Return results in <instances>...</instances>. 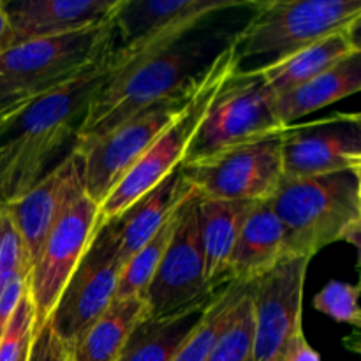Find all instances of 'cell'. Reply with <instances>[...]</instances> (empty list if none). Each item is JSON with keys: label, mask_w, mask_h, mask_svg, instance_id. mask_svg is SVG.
Returning <instances> with one entry per match:
<instances>
[{"label": "cell", "mask_w": 361, "mask_h": 361, "mask_svg": "<svg viewBox=\"0 0 361 361\" xmlns=\"http://www.w3.org/2000/svg\"><path fill=\"white\" fill-rule=\"evenodd\" d=\"M115 48L111 20L0 51V118L56 90Z\"/></svg>", "instance_id": "obj_5"}, {"label": "cell", "mask_w": 361, "mask_h": 361, "mask_svg": "<svg viewBox=\"0 0 361 361\" xmlns=\"http://www.w3.org/2000/svg\"><path fill=\"white\" fill-rule=\"evenodd\" d=\"M120 0H13L4 2L7 35L2 49L32 39L55 37L111 20Z\"/></svg>", "instance_id": "obj_17"}, {"label": "cell", "mask_w": 361, "mask_h": 361, "mask_svg": "<svg viewBox=\"0 0 361 361\" xmlns=\"http://www.w3.org/2000/svg\"><path fill=\"white\" fill-rule=\"evenodd\" d=\"M180 168L187 182L203 197L231 201L268 200L284 176L281 130L182 164Z\"/></svg>", "instance_id": "obj_10"}, {"label": "cell", "mask_w": 361, "mask_h": 361, "mask_svg": "<svg viewBox=\"0 0 361 361\" xmlns=\"http://www.w3.org/2000/svg\"><path fill=\"white\" fill-rule=\"evenodd\" d=\"M275 361H321L319 353L307 342L305 334H298Z\"/></svg>", "instance_id": "obj_33"}, {"label": "cell", "mask_w": 361, "mask_h": 361, "mask_svg": "<svg viewBox=\"0 0 361 361\" xmlns=\"http://www.w3.org/2000/svg\"><path fill=\"white\" fill-rule=\"evenodd\" d=\"M147 316L141 296L115 298L111 305L87 328L71 351L73 361H118L127 338Z\"/></svg>", "instance_id": "obj_24"}, {"label": "cell", "mask_w": 361, "mask_h": 361, "mask_svg": "<svg viewBox=\"0 0 361 361\" xmlns=\"http://www.w3.org/2000/svg\"><path fill=\"white\" fill-rule=\"evenodd\" d=\"M192 192L194 187L187 182L182 168H176L171 175L137 197L118 217H115L122 264H126L157 233L169 215Z\"/></svg>", "instance_id": "obj_19"}, {"label": "cell", "mask_w": 361, "mask_h": 361, "mask_svg": "<svg viewBox=\"0 0 361 361\" xmlns=\"http://www.w3.org/2000/svg\"><path fill=\"white\" fill-rule=\"evenodd\" d=\"M204 279V256L197 221V192L194 190L183 203L178 228L148 282L141 300L148 317L168 316L214 298Z\"/></svg>", "instance_id": "obj_11"}, {"label": "cell", "mask_w": 361, "mask_h": 361, "mask_svg": "<svg viewBox=\"0 0 361 361\" xmlns=\"http://www.w3.org/2000/svg\"><path fill=\"white\" fill-rule=\"evenodd\" d=\"M284 228V257L312 259L361 222V175L284 178L268 197Z\"/></svg>", "instance_id": "obj_4"}, {"label": "cell", "mask_w": 361, "mask_h": 361, "mask_svg": "<svg viewBox=\"0 0 361 361\" xmlns=\"http://www.w3.org/2000/svg\"><path fill=\"white\" fill-rule=\"evenodd\" d=\"M254 338V312L250 298V284L236 305L235 316L215 342L204 361H250Z\"/></svg>", "instance_id": "obj_27"}, {"label": "cell", "mask_w": 361, "mask_h": 361, "mask_svg": "<svg viewBox=\"0 0 361 361\" xmlns=\"http://www.w3.org/2000/svg\"><path fill=\"white\" fill-rule=\"evenodd\" d=\"M187 201V200H185ZM183 201V203H185ZM183 203L173 212L168 221L157 229L154 236L123 264L122 274H120L118 286H116L115 298H130V296H141L148 282L154 277L159 263L164 257L166 249L178 228L180 215H182Z\"/></svg>", "instance_id": "obj_26"}, {"label": "cell", "mask_w": 361, "mask_h": 361, "mask_svg": "<svg viewBox=\"0 0 361 361\" xmlns=\"http://www.w3.org/2000/svg\"><path fill=\"white\" fill-rule=\"evenodd\" d=\"M212 300L168 316H145L127 338L118 361H173L201 324Z\"/></svg>", "instance_id": "obj_21"}, {"label": "cell", "mask_w": 361, "mask_h": 361, "mask_svg": "<svg viewBox=\"0 0 361 361\" xmlns=\"http://www.w3.org/2000/svg\"><path fill=\"white\" fill-rule=\"evenodd\" d=\"M97 217V204L87 194H81L49 231L28 277V296L35 309V330L48 321L55 309L94 236Z\"/></svg>", "instance_id": "obj_14"}, {"label": "cell", "mask_w": 361, "mask_h": 361, "mask_svg": "<svg viewBox=\"0 0 361 361\" xmlns=\"http://www.w3.org/2000/svg\"><path fill=\"white\" fill-rule=\"evenodd\" d=\"M235 32L231 51L238 69L270 66L337 32L360 30V0H263Z\"/></svg>", "instance_id": "obj_3"}, {"label": "cell", "mask_w": 361, "mask_h": 361, "mask_svg": "<svg viewBox=\"0 0 361 361\" xmlns=\"http://www.w3.org/2000/svg\"><path fill=\"white\" fill-rule=\"evenodd\" d=\"M274 99L259 71L235 67L212 99L182 164L284 129L275 115Z\"/></svg>", "instance_id": "obj_7"}, {"label": "cell", "mask_w": 361, "mask_h": 361, "mask_svg": "<svg viewBox=\"0 0 361 361\" xmlns=\"http://www.w3.org/2000/svg\"><path fill=\"white\" fill-rule=\"evenodd\" d=\"M81 194H85L81 159L73 154L23 197L4 208L27 249L30 264L37 259L53 226Z\"/></svg>", "instance_id": "obj_15"}, {"label": "cell", "mask_w": 361, "mask_h": 361, "mask_svg": "<svg viewBox=\"0 0 361 361\" xmlns=\"http://www.w3.org/2000/svg\"><path fill=\"white\" fill-rule=\"evenodd\" d=\"M111 53L63 87L0 118V210L74 154L90 102L115 67Z\"/></svg>", "instance_id": "obj_1"}, {"label": "cell", "mask_w": 361, "mask_h": 361, "mask_svg": "<svg viewBox=\"0 0 361 361\" xmlns=\"http://www.w3.org/2000/svg\"><path fill=\"white\" fill-rule=\"evenodd\" d=\"M284 178L351 171L361 175V118L335 113L281 130Z\"/></svg>", "instance_id": "obj_12"}, {"label": "cell", "mask_w": 361, "mask_h": 361, "mask_svg": "<svg viewBox=\"0 0 361 361\" xmlns=\"http://www.w3.org/2000/svg\"><path fill=\"white\" fill-rule=\"evenodd\" d=\"M360 88L361 51L345 56L307 83L277 95L274 99L275 115L282 127H288L309 113L358 94Z\"/></svg>", "instance_id": "obj_20"}, {"label": "cell", "mask_w": 361, "mask_h": 361, "mask_svg": "<svg viewBox=\"0 0 361 361\" xmlns=\"http://www.w3.org/2000/svg\"><path fill=\"white\" fill-rule=\"evenodd\" d=\"M310 259L286 257L250 282L254 338L250 361H275L303 331V289Z\"/></svg>", "instance_id": "obj_13"}, {"label": "cell", "mask_w": 361, "mask_h": 361, "mask_svg": "<svg viewBox=\"0 0 361 361\" xmlns=\"http://www.w3.org/2000/svg\"><path fill=\"white\" fill-rule=\"evenodd\" d=\"M249 284H226L215 293L207 314L173 361H204L235 316L236 305Z\"/></svg>", "instance_id": "obj_25"}, {"label": "cell", "mask_w": 361, "mask_h": 361, "mask_svg": "<svg viewBox=\"0 0 361 361\" xmlns=\"http://www.w3.org/2000/svg\"><path fill=\"white\" fill-rule=\"evenodd\" d=\"M235 67H238V63L233 56L231 44H229V48H226L214 60V63L201 74L192 99L183 108L178 118L152 143V147L134 162L133 168L123 175L115 189L99 204L97 222L118 217L137 197L154 189L166 176L182 166L190 140L196 134L212 99Z\"/></svg>", "instance_id": "obj_6"}, {"label": "cell", "mask_w": 361, "mask_h": 361, "mask_svg": "<svg viewBox=\"0 0 361 361\" xmlns=\"http://www.w3.org/2000/svg\"><path fill=\"white\" fill-rule=\"evenodd\" d=\"M7 27H9V23H7L6 7H4V0H0V51H2L4 41H6Z\"/></svg>", "instance_id": "obj_34"}, {"label": "cell", "mask_w": 361, "mask_h": 361, "mask_svg": "<svg viewBox=\"0 0 361 361\" xmlns=\"http://www.w3.org/2000/svg\"><path fill=\"white\" fill-rule=\"evenodd\" d=\"M284 257V228L270 200L254 201L222 274V286L250 284Z\"/></svg>", "instance_id": "obj_18"}, {"label": "cell", "mask_w": 361, "mask_h": 361, "mask_svg": "<svg viewBox=\"0 0 361 361\" xmlns=\"http://www.w3.org/2000/svg\"><path fill=\"white\" fill-rule=\"evenodd\" d=\"M20 264H30L27 249L11 219L6 212L0 210V279Z\"/></svg>", "instance_id": "obj_31"}, {"label": "cell", "mask_w": 361, "mask_h": 361, "mask_svg": "<svg viewBox=\"0 0 361 361\" xmlns=\"http://www.w3.org/2000/svg\"><path fill=\"white\" fill-rule=\"evenodd\" d=\"M122 268L115 219L97 222L87 250L48 317L49 326L69 355L87 328L115 300Z\"/></svg>", "instance_id": "obj_8"}, {"label": "cell", "mask_w": 361, "mask_h": 361, "mask_svg": "<svg viewBox=\"0 0 361 361\" xmlns=\"http://www.w3.org/2000/svg\"><path fill=\"white\" fill-rule=\"evenodd\" d=\"M358 286L331 281L314 296V307L337 323L360 326L361 310L358 305Z\"/></svg>", "instance_id": "obj_29"}, {"label": "cell", "mask_w": 361, "mask_h": 361, "mask_svg": "<svg viewBox=\"0 0 361 361\" xmlns=\"http://www.w3.org/2000/svg\"><path fill=\"white\" fill-rule=\"evenodd\" d=\"M67 361H73V360H71V356H69V358H67Z\"/></svg>", "instance_id": "obj_36"}, {"label": "cell", "mask_w": 361, "mask_h": 361, "mask_svg": "<svg viewBox=\"0 0 361 361\" xmlns=\"http://www.w3.org/2000/svg\"><path fill=\"white\" fill-rule=\"evenodd\" d=\"M203 23L173 42H155L130 53L113 49V73L90 102L74 152L155 102L189 88L229 48L235 35L222 28H203Z\"/></svg>", "instance_id": "obj_2"}, {"label": "cell", "mask_w": 361, "mask_h": 361, "mask_svg": "<svg viewBox=\"0 0 361 361\" xmlns=\"http://www.w3.org/2000/svg\"><path fill=\"white\" fill-rule=\"evenodd\" d=\"M21 361H27V356H25V358H23V360H21Z\"/></svg>", "instance_id": "obj_35"}, {"label": "cell", "mask_w": 361, "mask_h": 361, "mask_svg": "<svg viewBox=\"0 0 361 361\" xmlns=\"http://www.w3.org/2000/svg\"><path fill=\"white\" fill-rule=\"evenodd\" d=\"M200 78L180 94L155 102L87 148L74 152L81 159L85 194L97 207L133 168L134 162L178 118L192 99Z\"/></svg>", "instance_id": "obj_9"}, {"label": "cell", "mask_w": 361, "mask_h": 361, "mask_svg": "<svg viewBox=\"0 0 361 361\" xmlns=\"http://www.w3.org/2000/svg\"><path fill=\"white\" fill-rule=\"evenodd\" d=\"M247 4L236 0H120L111 16L115 37L118 35L122 42L115 48L185 34L215 14Z\"/></svg>", "instance_id": "obj_16"}, {"label": "cell", "mask_w": 361, "mask_h": 361, "mask_svg": "<svg viewBox=\"0 0 361 361\" xmlns=\"http://www.w3.org/2000/svg\"><path fill=\"white\" fill-rule=\"evenodd\" d=\"M67 358H69V351L51 330L48 321L41 328L34 330L27 361H67Z\"/></svg>", "instance_id": "obj_32"}, {"label": "cell", "mask_w": 361, "mask_h": 361, "mask_svg": "<svg viewBox=\"0 0 361 361\" xmlns=\"http://www.w3.org/2000/svg\"><path fill=\"white\" fill-rule=\"evenodd\" d=\"M30 270V264H20L0 279V338L16 310L21 296L27 293Z\"/></svg>", "instance_id": "obj_30"}, {"label": "cell", "mask_w": 361, "mask_h": 361, "mask_svg": "<svg viewBox=\"0 0 361 361\" xmlns=\"http://www.w3.org/2000/svg\"><path fill=\"white\" fill-rule=\"evenodd\" d=\"M35 330V309L28 296V289L21 296L2 338H0V361H21L27 356Z\"/></svg>", "instance_id": "obj_28"}, {"label": "cell", "mask_w": 361, "mask_h": 361, "mask_svg": "<svg viewBox=\"0 0 361 361\" xmlns=\"http://www.w3.org/2000/svg\"><path fill=\"white\" fill-rule=\"evenodd\" d=\"M254 201L212 200L197 194V221L204 256V279L212 289L222 288V274L240 228Z\"/></svg>", "instance_id": "obj_23"}, {"label": "cell", "mask_w": 361, "mask_h": 361, "mask_svg": "<svg viewBox=\"0 0 361 361\" xmlns=\"http://www.w3.org/2000/svg\"><path fill=\"white\" fill-rule=\"evenodd\" d=\"M360 51L358 30L337 32L305 46L288 59L259 67L257 71L264 78L274 97H277L319 76L345 56Z\"/></svg>", "instance_id": "obj_22"}]
</instances>
